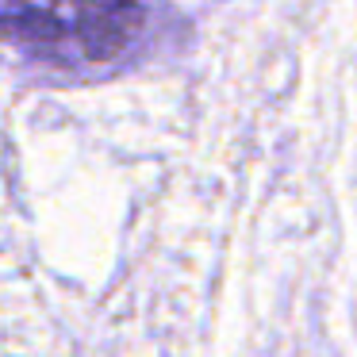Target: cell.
<instances>
[{
	"mask_svg": "<svg viewBox=\"0 0 357 357\" xmlns=\"http://www.w3.org/2000/svg\"><path fill=\"white\" fill-rule=\"evenodd\" d=\"M142 24L139 0H0V39L62 62H116Z\"/></svg>",
	"mask_w": 357,
	"mask_h": 357,
	"instance_id": "obj_1",
	"label": "cell"
}]
</instances>
